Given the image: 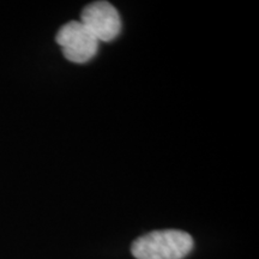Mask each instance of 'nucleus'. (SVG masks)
Instances as JSON below:
<instances>
[{
  "instance_id": "obj_1",
  "label": "nucleus",
  "mask_w": 259,
  "mask_h": 259,
  "mask_svg": "<svg viewBox=\"0 0 259 259\" xmlns=\"http://www.w3.org/2000/svg\"><path fill=\"white\" fill-rule=\"evenodd\" d=\"M193 239L178 229L155 231L139 236L131 246L137 259H183L192 251Z\"/></svg>"
},
{
  "instance_id": "obj_2",
  "label": "nucleus",
  "mask_w": 259,
  "mask_h": 259,
  "mask_svg": "<svg viewBox=\"0 0 259 259\" xmlns=\"http://www.w3.org/2000/svg\"><path fill=\"white\" fill-rule=\"evenodd\" d=\"M64 57L69 61L83 64L93 59L99 51L97 38L78 21L65 23L56 36Z\"/></svg>"
},
{
  "instance_id": "obj_3",
  "label": "nucleus",
  "mask_w": 259,
  "mask_h": 259,
  "mask_svg": "<svg viewBox=\"0 0 259 259\" xmlns=\"http://www.w3.org/2000/svg\"><path fill=\"white\" fill-rule=\"evenodd\" d=\"M79 22L99 42L113 41L121 31L120 15L108 2L90 3L83 9Z\"/></svg>"
}]
</instances>
